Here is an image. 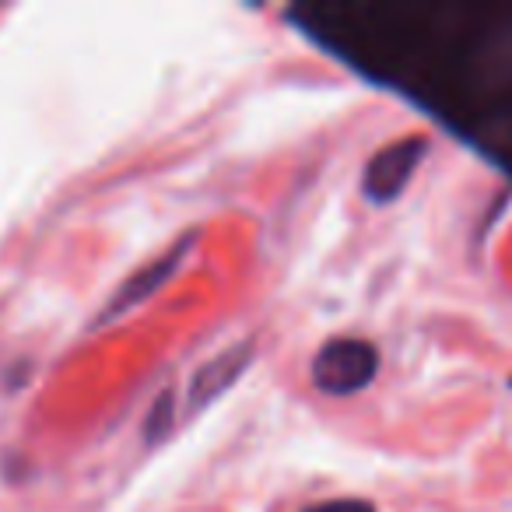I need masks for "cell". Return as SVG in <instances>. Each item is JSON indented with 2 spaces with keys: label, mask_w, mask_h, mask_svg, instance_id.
Here are the masks:
<instances>
[{
  "label": "cell",
  "mask_w": 512,
  "mask_h": 512,
  "mask_svg": "<svg viewBox=\"0 0 512 512\" xmlns=\"http://www.w3.org/2000/svg\"><path fill=\"white\" fill-rule=\"evenodd\" d=\"M313 386L327 397H351L365 390L379 372L376 344L362 337H334L313 355Z\"/></svg>",
  "instance_id": "6da1fadb"
},
{
  "label": "cell",
  "mask_w": 512,
  "mask_h": 512,
  "mask_svg": "<svg viewBox=\"0 0 512 512\" xmlns=\"http://www.w3.org/2000/svg\"><path fill=\"white\" fill-rule=\"evenodd\" d=\"M428 155V141L425 137H400V141L379 148L376 155L369 158L362 172V193L369 204L386 207L407 190V183L414 179L418 165L425 162Z\"/></svg>",
  "instance_id": "7a4b0ae2"
},
{
  "label": "cell",
  "mask_w": 512,
  "mask_h": 512,
  "mask_svg": "<svg viewBox=\"0 0 512 512\" xmlns=\"http://www.w3.org/2000/svg\"><path fill=\"white\" fill-rule=\"evenodd\" d=\"M197 239H200V232H186L183 239L172 242L162 256H155V260L144 264L137 274H130V278L120 285V292L106 302V309H102V316L95 323L102 327V323H109V320H120L123 313H130V309H137L141 302H148L151 295L162 292V288L176 278L179 267L186 264V256H190V249L197 246Z\"/></svg>",
  "instance_id": "3957f363"
},
{
  "label": "cell",
  "mask_w": 512,
  "mask_h": 512,
  "mask_svg": "<svg viewBox=\"0 0 512 512\" xmlns=\"http://www.w3.org/2000/svg\"><path fill=\"white\" fill-rule=\"evenodd\" d=\"M253 355H256V344L242 341V344H235V348L214 355L211 362L200 365V369L193 372L190 386H186V414L193 418V414H200L204 407L218 404V400L246 376V369L253 365Z\"/></svg>",
  "instance_id": "277c9868"
},
{
  "label": "cell",
  "mask_w": 512,
  "mask_h": 512,
  "mask_svg": "<svg viewBox=\"0 0 512 512\" xmlns=\"http://www.w3.org/2000/svg\"><path fill=\"white\" fill-rule=\"evenodd\" d=\"M172 425H176V397H172V390H165L155 400V407H151L148 425H144V439L155 446V442H162L172 432Z\"/></svg>",
  "instance_id": "5b68a950"
},
{
  "label": "cell",
  "mask_w": 512,
  "mask_h": 512,
  "mask_svg": "<svg viewBox=\"0 0 512 512\" xmlns=\"http://www.w3.org/2000/svg\"><path fill=\"white\" fill-rule=\"evenodd\" d=\"M306 512H376V509L369 502H362V498H334V502L309 505Z\"/></svg>",
  "instance_id": "8992f818"
}]
</instances>
